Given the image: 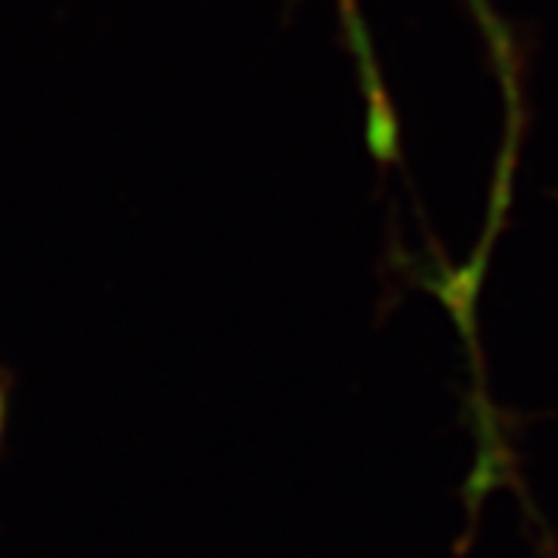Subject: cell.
<instances>
[{
    "mask_svg": "<svg viewBox=\"0 0 558 558\" xmlns=\"http://www.w3.org/2000/svg\"><path fill=\"white\" fill-rule=\"evenodd\" d=\"M3 425H7V385L0 379V438H3Z\"/></svg>",
    "mask_w": 558,
    "mask_h": 558,
    "instance_id": "1",
    "label": "cell"
}]
</instances>
